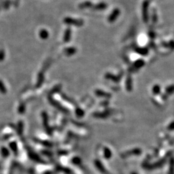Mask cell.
Instances as JSON below:
<instances>
[{"mask_svg": "<svg viewBox=\"0 0 174 174\" xmlns=\"http://www.w3.org/2000/svg\"><path fill=\"white\" fill-rule=\"evenodd\" d=\"M149 4H150V1L148 0H145V1L143 3V5H142L143 20L145 23L148 22L149 19V16H148Z\"/></svg>", "mask_w": 174, "mask_h": 174, "instance_id": "obj_1", "label": "cell"}, {"mask_svg": "<svg viewBox=\"0 0 174 174\" xmlns=\"http://www.w3.org/2000/svg\"><path fill=\"white\" fill-rule=\"evenodd\" d=\"M121 13V11L119 8H115L114 10L112 12V13L109 15V16L108 17V21L110 23H113L117 19L118 17L119 16Z\"/></svg>", "mask_w": 174, "mask_h": 174, "instance_id": "obj_2", "label": "cell"}, {"mask_svg": "<svg viewBox=\"0 0 174 174\" xmlns=\"http://www.w3.org/2000/svg\"><path fill=\"white\" fill-rule=\"evenodd\" d=\"M65 22L67 24H71V25H74L76 26H81L83 24V21L81 20H74L71 18H67L65 20Z\"/></svg>", "mask_w": 174, "mask_h": 174, "instance_id": "obj_3", "label": "cell"}, {"mask_svg": "<svg viewBox=\"0 0 174 174\" xmlns=\"http://www.w3.org/2000/svg\"><path fill=\"white\" fill-rule=\"evenodd\" d=\"M107 7H108V5L106 4V3L101 2L95 5H92V7L91 8H93L94 10H103L107 8Z\"/></svg>", "mask_w": 174, "mask_h": 174, "instance_id": "obj_4", "label": "cell"}, {"mask_svg": "<svg viewBox=\"0 0 174 174\" xmlns=\"http://www.w3.org/2000/svg\"><path fill=\"white\" fill-rule=\"evenodd\" d=\"M92 3L90 1H85L79 5V8H90L92 7Z\"/></svg>", "mask_w": 174, "mask_h": 174, "instance_id": "obj_5", "label": "cell"}, {"mask_svg": "<svg viewBox=\"0 0 174 174\" xmlns=\"http://www.w3.org/2000/svg\"><path fill=\"white\" fill-rule=\"evenodd\" d=\"M96 166H97V168H98L101 171V172H105V169H104V167H103V166L102 165V164L99 163V162H96Z\"/></svg>", "mask_w": 174, "mask_h": 174, "instance_id": "obj_6", "label": "cell"}, {"mask_svg": "<svg viewBox=\"0 0 174 174\" xmlns=\"http://www.w3.org/2000/svg\"><path fill=\"white\" fill-rule=\"evenodd\" d=\"M131 174H137V173H136V172H132V173H131Z\"/></svg>", "mask_w": 174, "mask_h": 174, "instance_id": "obj_7", "label": "cell"}]
</instances>
